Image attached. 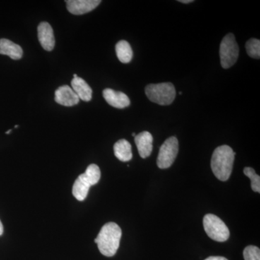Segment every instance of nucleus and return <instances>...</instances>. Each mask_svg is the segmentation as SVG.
Returning a JSON list of instances; mask_svg holds the SVG:
<instances>
[{
    "label": "nucleus",
    "instance_id": "1",
    "mask_svg": "<svg viewBox=\"0 0 260 260\" xmlns=\"http://www.w3.org/2000/svg\"><path fill=\"white\" fill-rule=\"evenodd\" d=\"M121 234V228L114 222H109L102 228L94 242L103 255L111 257L119 249Z\"/></svg>",
    "mask_w": 260,
    "mask_h": 260
},
{
    "label": "nucleus",
    "instance_id": "2",
    "mask_svg": "<svg viewBox=\"0 0 260 260\" xmlns=\"http://www.w3.org/2000/svg\"><path fill=\"white\" fill-rule=\"evenodd\" d=\"M236 153L229 145H221L214 150L211 158V169L219 180L227 181L232 174Z\"/></svg>",
    "mask_w": 260,
    "mask_h": 260
},
{
    "label": "nucleus",
    "instance_id": "3",
    "mask_svg": "<svg viewBox=\"0 0 260 260\" xmlns=\"http://www.w3.org/2000/svg\"><path fill=\"white\" fill-rule=\"evenodd\" d=\"M101 179L100 168L90 164L84 174H80L73 186V194L78 201H83L88 196L90 186L98 184Z\"/></svg>",
    "mask_w": 260,
    "mask_h": 260
},
{
    "label": "nucleus",
    "instance_id": "4",
    "mask_svg": "<svg viewBox=\"0 0 260 260\" xmlns=\"http://www.w3.org/2000/svg\"><path fill=\"white\" fill-rule=\"evenodd\" d=\"M145 94L150 102L168 106L175 99L176 89L172 83L150 84L145 88Z\"/></svg>",
    "mask_w": 260,
    "mask_h": 260
},
{
    "label": "nucleus",
    "instance_id": "5",
    "mask_svg": "<svg viewBox=\"0 0 260 260\" xmlns=\"http://www.w3.org/2000/svg\"><path fill=\"white\" fill-rule=\"evenodd\" d=\"M203 226L208 237L216 242H226L230 237L229 228L221 219L213 214L205 215Z\"/></svg>",
    "mask_w": 260,
    "mask_h": 260
},
{
    "label": "nucleus",
    "instance_id": "6",
    "mask_svg": "<svg viewBox=\"0 0 260 260\" xmlns=\"http://www.w3.org/2000/svg\"><path fill=\"white\" fill-rule=\"evenodd\" d=\"M239 49L234 34H229L223 38L220 46V57L221 66L229 69L237 62Z\"/></svg>",
    "mask_w": 260,
    "mask_h": 260
},
{
    "label": "nucleus",
    "instance_id": "7",
    "mask_svg": "<svg viewBox=\"0 0 260 260\" xmlns=\"http://www.w3.org/2000/svg\"><path fill=\"white\" fill-rule=\"evenodd\" d=\"M179 152V142L176 137L168 138L160 147L157 158L159 169H165L171 167L177 158Z\"/></svg>",
    "mask_w": 260,
    "mask_h": 260
},
{
    "label": "nucleus",
    "instance_id": "8",
    "mask_svg": "<svg viewBox=\"0 0 260 260\" xmlns=\"http://www.w3.org/2000/svg\"><path fill=\"white\" fill-rule=\"evenodd\" d=\"M67 9L73 15H83L95 9L102 1L100 0H67Z\"/></svg>",
    "mask_w": 260,
    "mask_h": 260
},
{
    "label": "nucleus",
    "instance_id": "9",
    "mask_svg": "<svg viewBox=\"0 0 260 260\" xmlns=\"http://www.w3.org/2000/svg\"><path fill=\"white\" fill-rule=\"evenodd\" d=\"M38 38L41 46L46 51H51L55 46L54 30L50 24L47 22H42L38 26Z\"/></svg>",
    "mask_w": 260,
    "mask_h": 260
},
{
    "label": "nucleus",
    "instance_id": "10",
    "mask_svg": "<svg viewBox=\"0 0 260 260\" xmlns=\"http://www.w3.org/2000/svg\"><path fill=\"white\" fill-rule=\"evenodd\" d=\"M54 100L64 107H73L80 102V99L69 85H62L56 89Z\"/></svg>",
    "mask_w": 260,
    "mask_h": 260
},
{
    "label": "nucleus",
    "instance_id": "11",
    "mask_svg": "<svg viewBox=\"0 0 260 260\" xmlns=\"http://www.w3.org/2000/svg\"><path fill=\"white\" fill-rule=\"evenodd\" d=\"M103 96L109 105L116 109H124L130 105L129 98L121 91L106 88L103 91Z\"/></svg>",
    "mask_w": 260,
    "mask_h": 260
},
{
    "label": "nucleus",
    "instance_id": "12",
    "mask_svg": "<svg viewBox=\"0 0 260 260\" xmlns=\"http://www.w3.org/2000/svg\"><path fill=\"white\" fill-rule=\"evenodd\" d=\"M135 144L142 158L150 156L153 150V138L149 132L144 131L135 137Z\"/></svg>",
    "mask_w": 260,
    "mask_h": 260
},
{
    "label": "nucleus",
    "instance_id": "13",
    "mask_svg": "<svg viewBox=\"0 0 260 260\" xmlns=\"http://www.w3.org/2000/svg\"><path fill=\"white\" fill-rule=\"evenodd\" d=\"M71 86L80 100H83L85 102H88L91 100L93 90L83 78L78 76L73 78L71 81Z\"/></svg>",
    "mask_w": 260,
    "mask_h": 260
},
{
    "label": "nucleus",
    "instance_id": "14",
    "mask_svg": "<svg viewBox=\"0 0 260 260\" xmlns=\"http://www.w3.org/2000/svg\"><path fill=\"white\" fill-rule=\"evenodd\" d=\"M0 54L10 56L12 59L19 60L23 56V51L20 46L6 39H0Z\"/></svg>",
    "mask_w": 260,
    "mask_h": 260
},
{
    "label": "nucleus",
    "instance_id": "15",
    "mask_svg": "<svg viewBox=\"0 0 260 260\" xmlns=\"http://www.w3.org/2000/svg\"><path fill=\"white\" fill-rule=\"evenodd\" d=\"M114 155L119 160L123 162L129 161L133 158L132 146L127 140H119L114 145Z\"/></svg>",
    "mask_w": 260,
    "mask_h": 260
},
{
    "label": "nucleus",
    "instance_id": "16",
    "mask_svg": "<svg viewBox=\"0 0 260 260\" xmlns=\"http://www.w3.org/2000/svg\"><path fill=\"white\" fill-rule=\"evenodd\" d=\"M116 53L118 59L121 62L129 63L131 61L133 56V51L131 46L126 41H119L116 44Z\"/></svg>",
    "mask_w": 260,
    "mask_h": 260
},
{
    "label": "nucleus",
    "instance_id": "17",
    "mask_svg": "<svg viewBox=\"0 0 260 260\" xmlns=\"http://www.w3.org/2000/svg\"><path fill=\"white\" fill-rule=\"evenodd\" d=\"M244 174L250 179L252 190L260 193V177L256 174L254 169L251 167L244 168Z\"/></svg>",
    "mask_w": 260,
    "mask_h": 260
},
{
    "label": "nucleus",
    "instance_id": "18",
    "mask_svg": "<svg viewBox=\"0 0 260 260\" xmlns=\"http://www.w3.org/2000/svg\"><path fill=\"white\" fill-rule=\"evenodd\" d=\"M246 49L247 54L251 58L259 59L260 58V41L259 39H251L246 42Z\"/></svg>",
    "mask_w": 260,
    "mask_h": 260
},
{
    "label": "nucleus",
    "instance_id": "19",
    "mask_svg": "<svg viewBox=\"0 0 260 260\" xmlns=\"http://www.w3.org/2000/svg\"><path fill=\"white\" fill-rule=\"evenodd\" d=\"M243 254L244 260H260V250L257 246H246Z\"/></svg>",
    "mask_w": 260,
    "mask_h": 260
},
{
    "label": "nucleus",
    "instance_id": "20",
    "mask_svg": "<svg viewBox=\"0 0 260 260\" xmlns=\"http://www.w3.org/2000/svg\"><path fill=\"white\" fill-rule=\"evenodd\" d=\"M205 260H229L226 258L223 257V256H212L207 258Z\"/></svg>",
    "mask_w": 260,
    "mask_h": 260
},
{
    "label": "nucleus",
    "instance_id": "21",
    "mask_svg": "<svg viewBox=\"0 0 260 260\" xmlns=\"http://www.w3.org/2000/svg\"><path fill=\"white\" fill-rule=\"evenodd\" d=\"M3 232H4V228H3V223H2L1 220H0V236L3 235Z\"/></svg>",
    "mask_w": 260,
    "mask_h": 260
},
{
    "label": "nucleus",
    "instance_id": "22",
    "mask_svg": "<svg viewBox=\"0 0 260 260\" xmlns=\"http://www.w3.org/2000/svg\"><path fill=\"white\" fill-rule=\"evenodd\" d=\"M180 3H184V4H188V3H193V0H180Z\"/></svg>",
    "mask_w": 260,
    "mask_h": 260
},
{
    "label": "nucleus",
    "instance_id": "23",
    "mask_svg": "<svg viewBox=\"0 0 260 260\" xmlns=\"http://www.w3.org/2000/svg\"><path fill=\"white\" fill-rule=\"evenodd\" d=\"M11 132H12V129H9V130H8V131H7L6 133H6V134L8 135V134H10V133H11Z\"/></svg>",
    "mask_w": 260,
    "mask_h": 260
},
{
    "label": "nucleus",
    "instance_id": "24",
    "mask_svg": "<svg viewBox=\"0 0 260 260\" xmlns=\"http://www.w3.org/2000/svg\"><path fill=\"white\" fill-rule=\"evenodd\" d=\"M77 77H78V75H77V74L73 75V78H77Z\"/></svg>",
    "mask_w": 260,
    "mask_h": 260
},
{
    "label": "nucleus",
    "instance_id": "25",
    "mask_svg": "<svg viewBox=\"0 0 260 260\" xmlns=\"http://www.w3.org/2000/svg\"><path fill=\"white\" fill-rule=\"evenodd\" d=\"M133 137H135V136H136V134H135V133H133Z\"/></svg>",
    "mask_w": 260,
    "mask_h": 260
},
{
    "label": "nucleus",
    "instance_id": "26",
    "mask_svg": "<svg viewBox=\"0 0 260 260\" xmlns=\"http://www.w3.org/2000/svg\"><path fill=\"white\" fill-rule=\"evenodd\" d=\"M18 126H19L18 125H15V128H18Z\"/></svg>",
    "mask_w": 260,
    "mask_h": 260
}]
</instances>
